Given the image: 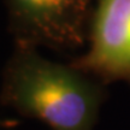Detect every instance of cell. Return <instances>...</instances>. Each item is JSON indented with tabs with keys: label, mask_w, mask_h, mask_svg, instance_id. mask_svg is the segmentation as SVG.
I'll return each instance as SVG.
<instances>
[{
	"label": "cell",
	"mask_w": 130,
	"mask_h": 130,
	"mask_svg": "<svg viewBox=\"0 0 130 130\" xmlns=\"http://www.w3.org/2000/svg\"><path fill=\"white\" fill-rule=\"evenodd\" d=\"M106 84L72 65L13 45L1 71L0 102L51 130H94L108 98Z\"/></svg>",
	"instance_id": "obj_1"
},
{
	"label": "cell",
	"mask_w": 130,
	"mask_h": 130,
	"mask_svg": "<svg viewBox=\"0 0 130 130\" xmlns=\"http://www.w3.org/2000/svg\"><path fill=\"white\" fill-rule=\"evenodd\" d=\"M95 0H4L13 45L71 53L83 48Z\"/></svg>",
	"instance_id": "obj_2"
},
{
	"label": "cell",
	"mask_w": 130,
	"mask_h": 130,
	"mask_svg": "<svg viewBox=\"0 0 130 130\" xmlns=\"http://www.w3.org/2000/svg\"><path fill=\"white\" fill-rule=\"evenodd\" d=\"M69 61L106 86H130V0H95L86 51Z\"/></svg>",
	"instance_id": "obj_3"
},
{
	"label": "cell",
	"mask_w": 130,
	"mask_h": 130,
	"mask_svg": "<svg viewBox=\"0 0 130 130\" xmlns=\"http://www.w3.org/2000/svg\"><path fill=\"white\" fill-rule=\"evenodd\" d=\"M18 124L17 121H11V119H0V129L1 128H12Z\"/></svg>",
	"instance_id": "obj_4"
}]
</instances>
